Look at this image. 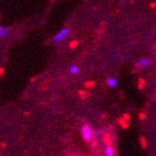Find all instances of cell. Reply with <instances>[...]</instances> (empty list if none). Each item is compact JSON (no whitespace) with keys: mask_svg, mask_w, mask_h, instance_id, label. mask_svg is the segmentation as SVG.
<instances>
[{"mask_svg":"<svg viewBox=\"0 0 156 156\" xmlns=\"http://www.w3.org/2000/svg\"><path fill=\"white\" fill-rule=\"evenodd\" d=\"M70 72H71V74H73V75H76V74L79 72L78 66H76V65H72V66L70 67Z\"/></svg>","mask_w":156,"mask_h":156,"instance_id":"obj_10","label":"cell"},{"mask_svg":"<svg viewBox=\"0 0 156 156\" xmlns=\"http://www.w3.org/2000/svg\"><path fill=\"white\" fill-rule=\"evenodd\" d=\"M150 7H151V9H154L155 7H156V3H151V4L150 5Z\"/></svg>","mask_w":156,"mask_h":156,"instance_id":"obj_17","label":"cell"},{"mask_svg":"<svg viewBox=\"0 0 156 156\" xmlns=\"http://www.w3.org/2000/svg\"><path fill=\"white\" fill-rule=\"evenodd\" d=\"M145 85H146V81L143 79H140L138 80V88H139L140 90H142V89H144Z\"/></svg>","mask_w":156,"mask_h":156,"instance_id":"obj_9","label":"cell"},{"mask_svg":"<svg viewBox=\"0 0 156 156\" xmlns=\"http://www.w3.org/2000/svg\"><path fill=\"white\" fill-rule=\"evenodd\" d=\"M81 135H83V140L86 143H89L93 138V130L91 129V127L89 125H83V126L81 127Z\"/></svg>","mask_w":156,"mask_h":156,"instance_id":"obj_1","label":"cell"},{"mask_svg":"<svg viewBox=\"0 0 156 156\" xmlns=\"http://www.w3.org/2000/svg\"><path fill=\"white\" fill-rule=\"evenodd\" d=\"M123 118H124L126 121L128 122V120H129V118H130V117H129V114H124V115H123Z\"/></svg>","mask_w":156,"mask_h":156,"instance_id":"obj_15","label":"cell"},{"mask_svg":"<svg viewBox=\"0 0 156 156\" xmlns=\"http://www.w3.org/2000/svg\"><path fill=\"white\" fill-rule=\"evenodd\" d=\"M104 143L106 146H111L112 142H111V138H110V135L109 134H105L104 136Z\"/></svg>","mask_w":156,"mask_h":156,"instance_id":"obj_8","label":"cell"},{"mask_svg":"<svg viewBox=\"0 0 156 156\" xmlns=\"http://www.w3.org/2000/svg\"><path fill=\"white\" fill-rule=\"evenodd\" d=\"M10 31V28L9 27H2L1 25H0V37H4L5 36H7V34L9 33Z\"/></svg>","mask_w":156,"mask_h":156,"instance_id":"obj_6","label":"cell"},{"mask_svg":"<svg viewBox=\"0 0 156 156\" xmlns=\"http://www.w3.org/2000/svg\"><path fill=\"white\" fill-rule=\"evenodd\" d=\"M118 123L120 124V126L124 128V129H126V128H127L128 127V122L127 121H126L124 118H122V119H119L118 120Z\"/></svg>","mask_w":156,"mask_h":156,"instance_id":"obj_7","label":"cell"},{"mask_svg":"<svg viewBox=\"0 0 156 156\" xmlns=\"http://www.w3.org/2000/svg\"><path fill=\"white\" fill-rule=\"evenodd\" d=\"M78 44H79V42L77 41V40H73V41L70 43V48L71 49H75L76 47L78 46Z\"/></svg>","mask_w":156,"mask_h":156,"instance_id":"obj_13","label":"cell"},{"mask_svg":"<svg viewBox=\"0 0 156 156\" xmlns=\"http://www.w3.org/2000/svg\"><path fill=\"white\" fill-rule=\"evenodd\" d=\"M94 85H95V83H94L93 80L87 81V83H84V86H85L86 88H92Z\"/></svg>","mask_w":156,"mask_h":156,"instance_id":"obj_12","label":"cell"},{"mask_svg":"<svg viewBox=\"0 0 156 156\" xmlns=\"http://www.w3.org/2000/svg\"><path fill=\"white\" fill-rule=\"evenodd\" d=\"M140 143H141L142 147H144V148H146V147H147V141H146V139H145L143 136L140 137Z\"/></svg>","mask_w":156,"mask_h":156,"instance_id":"obj_11","label":"cell"},{"mask_svg":"<svg viewBox=\"0 0 156 156\" xmlns=\"http://www.w3.org/2000/svg\"><path fill=\"white\" fill-rule=\"evenodd\" d=\"M80 97H81V99H83V100L86 99L87 96H88V94H85L84 91H80Z\"/></svg>","mask_w":156,"mask_h":156,"instance_id":"obj_14","label":"cell"},{"mask_svg":"<svg viewBox=\"0 0 156 156\" xmlns=\"http://www.w3.org/2000/svg\"><path fill=\"white\" fill-rule=\"evenodd\" d=\"M150 63H151V60L148 58H141L137 62L136 65L139 67V68H145V67L150 65Z\"/></svg>","mask_w":156,"mask_h":156,"instance_id":"obj_3","label":"cell"},{"mask_svg":"<svg viewBox=\"0 0 156 156\" xmlns=\"http://www.w3.org/2000/svg\"><path fill=\"white\" fill-rule=\"evenodd\" d=\"M69 33H70V29L69 28H64L62 29V31H59L57 35L54 37V41L55 42H60L62 39H64L67 36L69 35Z\"/></svg>","mask_w":156,"mask_h":156,"instance_id":"obj_2","label":"cell"},{"mask_svg":"<svg viewBox=\"0 0 156 156\" xmlns=\"http://www.w3.org/2000/svg\"><path fill=\"white\" fill-rule=\"evenodd\" d=\"M105 156H113L115 155V151L112 147V146H106V148L105 151Z\"/></svg>","mask_w":156,"mask_h":156,"instance_id":"obj_4","label":"cell"},{"mask_svg":"<svg viewBox=\"0 0 156 156\" xmlns=\"http://www.w3.org/2000/svg\"><path fill=\"white\" fill-rule=\"evenodd\" d=\"M106 83H107L108 86H110V87H116V85H117V80L114 79V78H108L106 80Z\"/></svg>","mask_w":156,"mask_h":156,"instance_id":"obj_5","label":"cell"},{"mask_svg":"<svg viewBox=\"0 0 156 156\" xmlns=\"http://www.w3.org/2000/svg\"><path fill=\"white\" fill-rule=\"evenodd\" d=\"M139 118H140V120H144V119H146V115L144 113H141L139 115Z\"/></svg>","mask_w":156,"mask_h":156,"instance_id":"obj_16","label":"cell"}]
</instances>
